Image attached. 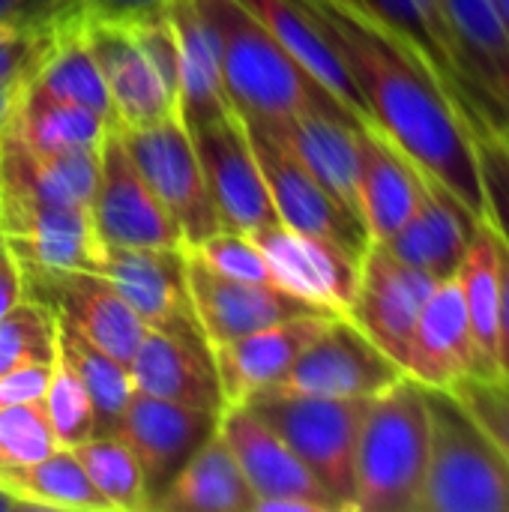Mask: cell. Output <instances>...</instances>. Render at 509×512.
Here are the masks:
<instances>
[{"instance_id": "obj_1", "label": "cell", "mask_w": 509, "mask_h": 512, "mask_svg": "<svg viewBox=\"0 0 509 512\" xmlns=\"http://www.w3.org/2000/svg\"><path fill=\"white\" fill-rule=\"evenodd\" d=\"M330 39L372 123L429 180L453 192L480 222L486 201L474 147L480 126L432 54L372 0H297Z\"/></svg>"}, {"instance_id": "obj_2", "label": "cell", "mask_w": 509, "mask_h": 512, "mask_svg": "<svg viewBox=\"0 0 509 512\" xmlns=\"http://www.w3.org/2000/svg\"><path fill=\"white\" fill-rule=\"evenodd\" d=\"M426 465L429 393L405 375L366 408L354 462V512H420Z\"/></svg>"}, {"instance_id": "obj_3", "label": "cell", "mask_w": 509, "mask_h": 512, "mask_svg": "<svg viewBox=\"0 0 509 512\" xmlns=\"http://www.w3.org/2000/svg\"><path fill=\"white\" fill-rule=\"evenodd\" d=\"M195 3L219 42L225 93L240 117L279 120L309 105L336 102L288 57L240 0Z\"/></svg>"}, {"instance_id": "obj_4", "label": "cell", "mask_w": 509, "mask_h": 512, "mask_svg": "<svg viewBox=\"0 0 509 512\" xmlns=\"http://www.w3.org/2000/svg\"><path fill=\"white\" fill-rule=\"evenodd\" d=\"M429 393V465L420 512H509V459L444 390Z\"/></svg>"}, {"instance_id": "obj_5", "label": "cell", "mask_w": 509, "mask_h": 512, "mask_svg": "<svg viewBox=\"0 0 509 512\" xmlns=\"http://www.w3.org/2000/svg\"><path fill=\"white\" fill-rule=\"evenodd\" d=\"M372 399H327L264 390L249 405L324 483L342 510H354V462L360 426Z\"/></svg>"}, {"instance_id": "obj_6", "label": "cell", "mask_w": 509, "mask_h": 512, "mask_svg": "<svg viewBox=\"0 0 509 512\" xmlns=\"http://www.w3.org/2000/svg\"><path fill=\"white\" fill-rule=\"evenodd\" d=\"M0 234L21 282L75 270L99 273L105 258L84 204L0 192Z\"/></svg>"}, {"instance_id": "obj_7", "label": "cell", "mask_w": 509, "mask_h": 512, "mask_svg": "<svg viewBox=\"0 0 509 512\" xmlns=\"http://www.w3.org/2000/svg\"><path fill=\"white\" fill-rule=\"evenodd\" d=\"M186 129L192 135L219 228L255 234L279 225L246 120L237 114V108H222L210 117L192 120Z\"/></svg>"}, {"instance_id": "obj_8", "label": "cell", "mask_w": 509, "mask_h": 512, "mask_svg": "<svg viewBox=\"0 0 509 512\" xmlns=\"http://www.w3.org/2000/svg\"><path fill=\"white\" fill-rule=\"evenodd\" d=\"M90 219L102 249H186L180 225L135 168L117 123L99 147Z\"/></svg>"}, {"instance_id": "obj_9", "label": "cell", "mask_w": 509, "mask_h": 512, "mask_svg": "<svg viewBox=\"0 0 509 512\" xmlns=\"http://www.w3.org/2000/svg\"><path fill=\"white\" fill-rule=\"evenodd\" d=\"M117 129L123 135V144L135 168L141 171L153 195L162 201V207L180 225L186 246L219 231L216 210L204 183V171L183 117L171 114L150 126H117Z\"/></svg>"}, {"instance_id": "obj_10", "label": "cell", "mask_w": 509, "mask_h": 512, "mask_svg": "<svg viewBox=\"0 0 509 512\" xmlns=\"http://www.w3.org/2000/svg\"><path fill=\"white\" fill-rule=\"evenodd\" d=\"M219 432L255 492L252 512H339L342 507L303 459L249 405H225Z\"/></svg>"}, {"instance_id": "obj_11", "label": "cell", "mask_w": 509, "mask_h": 512, "mask_svg": "<svg viewBox=\"0 0 509 512\" xmlns=\"http://www.w3.org/2000/svg\"><path fill=\"white\" fill-rule=\"evenodd\" d=\"M405 378L348 315H333L312 345L297 357L291 372L270 390L327 396V399H375Z\"/></svg>"}, {"instance_id": "obj_12", "label": "cell", "mask_w": 509, "mask_h": 512, "mask_svg": "<svg viewBox=\"0 0 509 512\" xmlns=\"http://www.w3.org/2000/svg\"><path fill=\"white\" fill-rule=\"evenodd\" d=\"M438 282L441 279L390 255L381 243H369L360 258V279L348 318L405 372L414 327Z\"/></svg>"}, {"instance_id": "obj_13", "label": "cell", "mask_w": 509, "mask_h": 512, "mask_svg": "<svg viewBox=\"0 0 509 512\" xmlns=\"http://www.w3.org/2000/svg\"><path fill=\"white\" fill-rule=\"evenodd\" d=\"M249 141L258 159V168L264 174V183L270 189L279 225L330 240L351 255L363 258L369 249V234L357 216H351L276 138H270L261 126L249 123Z\"/></svg>"}, {"instance_id": "obj_14", "label": "cell", "mask_w": 509, "mask_h": 512, "mask_svg": "<svg viewBox=\"0 0 509 512\" xmlns=\"http://www.w3.org/2000/svg\"><path fill=\"white\" fill-rule=\"evenodd\" d=\"M246 120V117H243ZM276 138L351 216L360 213V123L336 102L309 105L279 120H249ZM366 228V225H363Z\"/></svg>"}, {"instance_id": "obj_15", "label": "cell", "mask_w": 509, "mask_h": 512, "mask_svg": "<svg viewBox=\"0 0 509 512\" xmlns=\"http://www.w3.org/2000/svg\"><path fill=\"white\" fill-rule=\"evenodd\" d=\"M21 297L45 303L78 336L126 366L147 333L144 321L117 294L111 279L93 270L21 282Z\"/></svg>"}, {"instance_id": "obj_16", "label": "cell", "mask_w": 509, "mask_h": 512, "mask_svg": "<svg viewBox=\"0 0 509 512\" xmlns=\"http://www.w3.org/2000/svg\"><path fill=\"white\" fill-rule=\"evenodd\" d=\"M99 273L111 279L147 330L204 342L189 294L186 249H105Z\"/></svg>"}, {"instance_id": "obj_17", "label": "cell", "mask_w": 509, "mask_h": 512, "mask_svg": "<svg viewBox=\"0 0 509 512\" xmlns=\"http://www.w3.org/2000/svg\"><path fill=\"white\" fill-rule=\"evenodd\" d=\"M186 276H189L195 318H198L201 336L210 345V351L219 345L237 342L249 333H258L270 324L324 312V309L282 291L279 285L225 279V276L207 270L189 252H186Z\"/></svg>"}, {"instance_id": "obj_18", "label": "cell", "mask_w": 509, "mask_h": 512, "mask_svg": "<svg viewBox=\"0 0 509 512\" xmlns=\"http://www.w3.org/2000/svg\"><path fill=\"white\" fill-rule=\"evenodd\" d=\"M219 429V414L189 405L165 402L147 393H132L117 435L126 438L138 456L150 510L180 468L198 453V447Z\"/></svg>"}, {"instance_id": "obj_19", "label": "cell", "mask_w": 509, "mask_h": 512, "mask_svg": "<svg viewBox=\"0 0 509 512\" xmlns=\"http://www.w3.org/2000/svg\"><path fill=\"white\" fill-rule=\"evenodd\" d=\"M252 240L264 252L273 282L282 291L324 312L348 315L360 279L357 255H351L348 249L330 240L309 237L285 225H270L264 231H255Z\"/></svg>"}, {"instance_id": "obj_20", "label": "cell", "mask_w": 509, "mask_h": 512, "mask_svg": "<svg viewBox=\"0 0 509 512\" xmlns=\"http://www.w3.org/2000/svg\"><path fill=\"white\" fill-rule=\"evenodd\" d=\"M405 375L426 390H444V393L480 375L471 324L456 276L441 279L429 303L423 306L411 336Z\"/></svg>"}, {"instance_id": "obj_21", "label": "cell", "mask_w": 509, "mask_h": 512, "mask_svg": "<svg viewBox=\"0 0 509 512\" xmlns=\"http://www.w3.org/2000/svg\"><path fill=\"white\" fill-rule=\"evenodd\" d=\"M129 375L135 393H147L210 414L225 411L213 351L201 339L147 330L138 351L129 360Z\"/></svg>"}, {"instance_id": "obj_22", "label": "cell", "mask_w": 509, "mask_h": 512, "mask_svg": "<svg viewBox=\"0 0 509 512\" xmlns=\"http://www.w3.org/2000/svg\"><path fill=\"white\" fill-rule=\"evenodd\" d=\"M330 318V312L288 318L237 342L213 348L225 405H243L252 396L276 387L291 372L297 357L312 345V339L327 327Z\"/></svg>"}, {"instance_id": "obj_23", "label": "cell", "mask_w": 509, "mask_h": 512, "mask_svg": "<svg viewBox=\"0 0 509 512\" xmlns=\"http://www.w3.org/2000/svg\"><path fill=\"white\" fill-rule=\"evenodd\" d=\"M84 36L90 54L105 78L117 126H150L171 114H180L177 102L168 96L156 69L132 39L126 24L84 18Z\"/></svg>"}, {"instance_id": "obj_24", "label": "cell", "mask_w": 509, "mask_h": 512, "mask_svg": "<svg viewBox=\"0 0 509 512\" xmlns=\"http://www.w3.org/2000/svg\"><path fill=\"white\" fill-rule=\"evenodd\" d=\"M471 102L486 126L504 123L501 90L509 78V30L495 0H441Z\"/></svg>"}, {"instance_id": "obj_25", "label": "cell", "mask_w": 509, "mask_h": 512, "mask_svg": "<svg viewBox=\"0 0 509 512\" xmlns=\"http://www.w3.org/2000/svg\"><path fill=\"white\" fill-rule=\"evenodd\" d=\"M480 219L444 186L423 174V195L408 222L381 246L399 261L435 276H456Z\"/></svg>"}, {"instance_id": "obj_26", "label": "cell", "mask_w": 509, "mask_h": 512, "mask_svg": "<svg viewBox=\"0 0 509 512\" xmlns=\"http://www.w3.org/2000/svg\"><path fill=\"white\" fill-rule=\"evenodd\" d=\"M360 144V213L369 243L393 237L423 195V171L375 126L357 129Z\"/></svg>"}, {"instance_id": "obj_27", "label": "cell", "mask_w": 509, "mask_h": 512, "mask_svg": "<svg viewBox=\"0 0 509 512\" xmlns=\"http://www.w3.org/2000/svg\"><path fill=\"white\" fill-rule=\"evenodd\" d=\"M159 512H252L255 492L243 468L216 429L156 498Z\"/></svg>"}, {"instance_id": "obj_28", "label": "cell", "mask_w": 509, "mask_h": 512, "mask_svg": "<svg viewBox=\"0 0 509 512\" xmlns=\"http://www.w3.org/2000/svg\"><path fill=\"white\" fill-rule=\"evenodd\" d=\"M462 303L471 324L477 351V378H498L501 360V270H498V237L489 222H480L474 240L456 270Z\"/></svg>"}, {"instance_id": "obj_29", "label": "cell", "mask_w": 509, "mask_h": 512, "mask_svg": "<svg viewBox=\"0 0 509 512\" xmlns=\"http://www.w3.org/2000/svg\"><path fill=\"white\" fill-rule=\"evenodd\" d=\"M84 18L87 15H75L60 27L51 54L45 57V63L27 84L51 99L81 105V108L117 123L105 78H102V72L90 54L87 36H84Z\"/></svg>"}, {"instance_id": "obj_30", "label": "cell", "mask_w": 509, "mask_h": 512, "mask_svg": "<svg viewBox=\"0 0 509 512\" xmlns=\"http://www.w3.org/2000/svg\"><path fill=\"white\" fill-rule=\"evenodd\" d=\"M111 126V120L81 105L51 99L27 84L15 114L3 129L36 153H57L72 147H99Z\"/></svg>"}, {"instance_id": "obj_31", "label": "cell", "mask_w": 509, "mask_h": 512, "mask_svg": "<svg viewBox=\"0 0 509 512\" xmlns=\"http://www.w3.org/2000/svg\"><path fill=\"white\" fill-rule=\"evenodd\" d=\"M0 486L27 504V510L111 512L108 501L90 483L75 450L57 447L36 465L0 468Z\"/></svg>"}, {"instance_id": "obj_32", "label": "cell", "mask_w": 509, "mask_h": 512, "mask_svg": "<svg viewBox=\"0 0 509 512\" xmlns=\"http://www.w3.org/2000/svg\"><path fill=\"white\" fill-rule=\"evenodd\" d=\"M57 345L60 354L72 363L81 384L90 393L93 411H96V435H111L120 429V420L129 408V399L135 393L129 366L108 357L96 345H90L84 336H78L69 324L57 318Z\"/></svg>"}, {"instance_id": "obj_33", "label": "cell", "mask_w": 509, "mask_h": 512, "mask_svg": "<svg viewBox=\"0 0 509 512\" xmlns=\"http://www.w3.org/2000/svg\"><path fill=\"white\" fill-rule=\"evenodd\" d=\"M75 456L84 465L96 492L108 501L111 512L150 510L138 456L132 453L123 435H93L90 441L75 447Z\"/></svg>"}, {"instance_id": "obj_34", "label": "cell", "mask_w": 509, "mask_h": 512, "mask_svg": "<svg viewBox=\"0 0 509 512\" xmlns=\"http://www.w3.org/2000/svg\"><path fill=\"white\" fill-rule=\"evenodd\" d=\"M399 30H405L414 42H420L432 60L438 63V69L444 72V78L453 84V90L465 99V105L471 108L474 120L480 126H486L471 102V93H468V84H465V75H462V66L456 60V48H453V39H450V30H447V21H444V6L441 0H372Z\"/></svg>"}, {"instance_id": "obj_35", "label": "cell", "mask_w": 509, "mask_h": 512, "mask_svg": "<svg viewBox=\"0 0 509 512\" xmlns=\"http://www.w3.org/2000/svg\"><path fill=\"white\" fill-rule=\"evenodd\" d=\"M57 312L21 297L0 315V375L30 363H54Z\"/></svg>"}, {"instance_id": "obj_36", "label": "cell", "mask_w": 509, "mask_h": 512, "mask_svg": "<svg viewBox=\"0 0 509 512\" xmlns=\"http://www.w3.org/2000/svg\"><path fill=\"white\" fill-rule=\"evenodd\" d=\"M42 402H45L57 447L75 450L96 435V411H93L90 393L81 384L78 372L72 369V363L60 354V345L51 363V381L45 387Z\"/></svg>"}, {"instance_id": "obj_37", "label": "cell", "mask_w": 509, "mask_h": 512, "mask_svg": "<svg viewBox=\"0 0 509 512\" xmlns=\"http://www.w3.org/2000/svg\"><path fill=\"white\" fill-rule=\"evenodd\" d=\"M57 450L42 399L0 408V468H27Z\"/></svg>"}, {"instance_id": "obj_38", "label": "cell", "mask_w": 509, "mask_h": 512, "mask_svg": "<svg viewBox=\"0 0 509 512\" xmlns=\"http://www.w3.org/2000/svg\"><path fill=\"white\" fill-rule=\"evenodd\" d=\"M186 252L192 258H198L207 270L225 276V279H237V282H258V285H276L270 264L264 258V252L258 249V243L252 240V234H240V231H213L204 240L186 246Z\"/></svg>"}, {"instance_id": "obj_39", "label": "cell", "mask_w": 509, "mask_h": 512, "mask_svg": "<svg viewBox=\"0 0 509 512\" xmlns=\"http://www.w3.org/2000/svg\"><path fill=\"white\" fill-rule=\"evenodd\" d=\"M474 147H477V165H480V183L486 201V222L492 225L495 237L509 252V150L492 132V126L474 129Z\"/></svg>"}, {"instance_id": "obj_40", "label": "cell", "mask_w": 509, "mask_h": 512, "mask_svg": "<svg viewBox=\"0 0 509 512\" xmlns=\"http://www.w3.org/2000/svg\"><path fill=\"white\" fill-rule=\"evenodd\" d=\"M66 21L39 27H0V87L27 84L51 54L57 33Z\"/></svg>"}, {"instance_id": "obj_41", "label": "cell", "mask_w": 509, "mask_h": 512, "mask_svg": "<svg viewBox=\"0 0 509 512\" xmlns=\"http://www.w3.org/2000/svg\"><path fill=\"white\" fill-rule=\"evenodd\" d=\"M450 393L509 459V378H468Z\"/></svg>"}, {"instance_id": "obj_42", "label": "cell", "mask_w": 509, "mask_h": 512, "mask_svg": "<svg viewBox=\"0 0 509 512\" xmlns=\"http://www.w3.org/2000/svg\"><path fill=\"white\" fill-rule=\"evenodd\" d=\"M126 27L132 33V39L138 42V48L144 51V57L150 60V66L156 69L168 96L180 108V48H177V36H174L171 21L162 12L156 18H144V21L126 24Z\"/></svg>"}, {"instance_id": "obj_43", "label": "cell", "mask_w": 509, "mask_h": 512, "mask_svg": "<svg viewBox=\"0 0 509 512\" xmlns=\"http://www.w3.org/2000/svg\"><path fill=\"white\" fill-rule=\"evenodd\" d=\"M72 15H84L75 0H0V27L60 24Z\"/></svg>"}, {"instance_id": "obj_44", "label": "cell", "mask_w": 509, "mask_h": 512, "mask_svg": "<svg viewBox=\"0 0 509 512\" xmlns=\"http://www.w3.org/2000/svg\"><path fill=\"white\" fill-rule=\"evenodd\" d=\"M48 381H51V363H30V366L3 372L0 375V408L42 399Z\"/></svg>"}, {"instance_id": "obj_45", "label": "cell", "mask_w": 509, "mask_h": 512, "mask_svg": "<svg viewBox=\"0 0 509 512\" xmlns=\"http://www.w3.org/2000/svg\"><path fill=\"white\" fill-rule=\"evenodd\" d=\"M75 3L87 18H102L117 24H135L165 12L162 0H75Z\"/></svg>"}, {"instance_id": "obj_46", "label": "cell", "mask_w": 509, "mask_h": 512, "mask_svg": "<svg viewBox=\"0 0 509 512\" xmlns=\"http://www.w3.org/2000/svg\"><path fill=\"white\" fill-rule=\"evenodd\" d=\"M498 270H501V360L498 375L509 378V252L498 240Z\"/></svg>"}, {"instance_id": "obj_47", "label": "cell", "mask_w": 509, "mask_h": 512, "mask_svg": "<svg viewBox=\"0 0 509 512\" xmlns=\"http://www.w3.org/2000/svg\"><path fill=\"white\" fill-rule=\"evenodd\" d=\"M21 300V273L9 255V249L0 243V315Z\"/></svg>"}, {"instance_id": "obj_48", "label": "cell", "mask_w": 509, "mask_h": 512, "mask_svg": "<svg viewBox=\"0 0 509 512\" xmlns=\"http://www.w3.org/2000/svg\"><path fill=\"white\" fill-rule=\"evenodd\" d=\"M24 87H27V84H3V87H0V129H3V126L9 123V117L15 114Z\"/></svg>"}, {"instance_id": "obj_49", "label": "cell", "mask_w": 509, "mask_h": 512, "mask_svg": "<svg viewBox=\"0 0 509 512\" xmlns=\"http://www.w3.org/2000/svg\"><path fill=\"white\" fill-rule=\"evenodd\" d=\"M27 510V504L21 501V498H15L9 489H3L0 486V512H24Z\"/></svg>"}, {"instance_id": "obj_50", "label": "cell", "mask_w": 509, "mask_h": 512, "mask_svg": "<svg viewBox=\"0 0 509 512\" xmlns=\"http://www.w3.org/2000/svg\"><path fill=\"white\" fill-rule=\"evenodd\" d=\"M492 132L501 138V144L509 150V120H504V123H498V126H492Z\"/></svg>"}, {"instance_id": "obj_51", "label": "cell", "mask_w": 509, "mask_h": 512, "mask_svg": "<svg viewBox=\"0 0 509 512\" xmlns=\"http://www.w3.org/2000/svg\"><path fill=\"white\" fill-rule=\"evenodd\" d=\"M501 111H504V120H509V78L504 81V90H501Z\"/></svg>"}, {"instance_id": "obj_52", "label": "cell", "mask_w": 509, "mask_h": 512, "mask_svg": "<svg viewBox=\"0 0 509 512\" xmlns=\"http://www.w3.org/2000/svg\"><path fill=\"white\" fill-rule=\"evenodd\" d=\"M495 6H498V12H501V18H504L509 30V0H495Z\"/></svg>"}, {"instance_id": "obj_53", "label": "cell", "mask_w": 509, "mask_h": 512, "mask_svg": "<svg viewBox=\"0 0 509 512\" xmlns=\"http://www.w3.org/2000/svg\"><path fill=\"white\" fill-rule=\"evenodd\" d=\"M0 243H3V234H0Z\"/></svg>"}]
</instances>
